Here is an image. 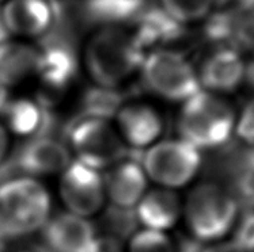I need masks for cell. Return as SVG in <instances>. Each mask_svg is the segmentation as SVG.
Masks as SVG:
<instances>
[{"label":"cell","instance_id":"31","mask_svg":"<svg viewBox=\"0 0 254 252\" xmlns=\"http://www.w3.org/2000/svg\"><path fill=\"white\" fill-rule=\"evenodd\" d=\"M10 102V94H8V87H5L3 83H0V114L4 111L7 104Z\"/></svg>","mask_w":254,"mask_h":252},{"label":"cell","instance_id":"32","mask_svg":"<svg viewBox=\"0 0 254 252\" xmlns=\"http://www.w3.org/2000/svg\"><path fill=\"white\" fill-rule=\"evenodd\" d=\"M245 79L252 87H254V60H252L245 68Z\"/></svg>","mask_w":254,"mask_h":252},{"label":"cell","instance_id":"13","mask_svg":"<svg viewBox=\"0 0 254 252\" xmlns=\"http://www.w3.org/2000/svg\"><path fill=\"white\" fill-rule=\"evenodd\" d=\"M132 25V36L144 51L147 49H166L187 37L185 26L173 19L158 5H145Z\"/></svg>","mask_w":254,"mask_h":252},{"label":"cell","instance_id":"8","mask_svg":"<svg viewBox=\"0 0 254 252\" xmlns=\"http://www.w3.org/2000/svg\"><path fill=\"white\" fill-rule=\"evenodd\" d=\"M59 190L68 213L84 218L97 214L106 202L104 176L78 160L62 172Z\"/></svg>","mask_w":254,"mask_h":252},{"label":"cell","instance_id":"3","mask_svg":"<svg viewBox=\"0 0 254 252\" xmlns=\"http://www.w3.org/2000/svg\"><path fill=\"white\" fill-rule=\"evenodd\" d=\"M235 129L233 108L218 97L200 91L184 102L178 119L181 139L197 150L227 143Z\"/></svg>","mask_w":254,"mask_h":252},{"label":"cell","instance_id":"34","mask_svg":"<svg viewBox=\"0 0 254 252\" xmlns=\"http://www.w3.org/2000/svg\"><path fill=\"white\" fill-rule=\"evenodd\" d=\"M248 171H253L254 172V145L252 151H250L249 153H248Z\"/></svg>","mask_w":254,"mask_h":252},{"label":"cell","instance_id":"21","mask_svg":"<svg viewBox=\"0 0 254 252\" xmlns=\"http://www.w3.org/2000/svg\"><path fill=\"white\" fill-rule=\"evenodd\" d=\"M144 7V0H86L82 4L87 27L101 26V29L133 23Z\"/></svg>","mask_w":254,"mask_h":252},{"label":"cell","instance_id":"2","mask_svg":"<svg viewBox=\"0 0 254 252\" xmlns=\"http://www.w3.org/2000/svg\"><path fill=\"white\" fill-rule=\"evenodd\" d=\"M51 197L31 176L0 183V236L18 237L41 229L51 214Z\"/></svg>","mask_w":254,"mask_h":252},{"label":"cell","instance_id":"7","mask_svg":"<svg viewBox=\"0 0 254 252\" xmlns=\"http://www.w3.org/2000/svg\"><path fill=\"white\" fill-rule=\"evenodd\" d=\"M141 167L148 179L163 189L187 186L201 167L200 150L185 140L158 141L147 148Z\"/></svg>","mask_w":254,"mask_h":252},{"label":"cell","instance_id":"16","mask_svg":"<svg viewBox=\"0 0 254 252\" xmlns=\"http://www.w3.org/2000/svg\"><path fill=\"white\" fill-rule=\"evenodd\" d=\"M0 15L8 34L41 38L52 25V4L48 0H8Z\"/></svg>","mask_w":254,"mask_h":252},{"label":"cell","instance_id":"37","mask_svg":"<svg viewBox=\"0 0 254 252\" xmlns=\"http://www.w3.org/2000/svg\"><path fill=\"white\" fill-rule=\"evenodd\" d=\"M1 1H4V0H0V3H1Z\"/></svg>","mask_w":254,"mask_h":252},{"label":"cell","instance_id":"27","mask_svg":"<svg viewBox=\"0 0 254 252\" xmlns=\"http://www.w3.org/2000/svg\"><path fill=\"white\" fill-rule=\"evenodd\" d=\"M234 130L239 139L248 144L254 145V99L245 106L238 121L235 122Z\"/></svg>","mask_w":254,"mask_h":252},{"label":"cell","instance_id":"28","mask_svg":"<svg viewBox=\"0 0 254 252\" xmlns=\"http://www.w3.org/2000/svg\"><path fill=\"white\" fill-rule=\"evenodd\" d=\"M94 252H123L121 242L117 237L108 235V236H98L97 247Z\"/></svg>","mask_w":254,"mask_h":252},{"label":"cell","instance_id":"15","mask_svg":"<svg viewBox=\"0 0 254 252\" xmlns=\"http://www.w3.org/2000/svg\"><path fill=\"white\" fill-rule=\"evenodd\" d=\"M71 161L67 147L49 136L30 139L16 154V165L29 175L62 174Z\"/></svg>","mask_w":254,"mask_h":252},{"label":"cell","instance_id":"10","mask_svg":"<svg viewBox=\"0 0 254 252\" xmlns=\"http://www.w3.org/2000/svg\"><path fill=\"white\" fill-rule=\"evenodd\" d=\"M51 252H94L98 233L91 222L72 213H60L42 227Z\"/></svg>","mask_w":254,"mask_h":252},{"label":"cell","instance_id":"11","mask_svg":"<svg viewBox=\"0 0 254 252\" xmlns=\"http://www.w3.org/2000/svg\"><path fill=\"white\" fill-rule=\"evenodd\" d=\"M76 45L55 40H40L36 75L48 91L59 93L73 82L79 68Z\"/></svg>","mask_w":254,"mask_h":252},{"label":"cell","instance_id":"22","mask_svg":"<svg viewBox=\"0 0 254 252\" xmlns=\"http://www.w3.org/2000/svg\"><path fill=\"white\" fill-rule=\"evenodd\" d=\"M124 106V95L117 88L94 86L84 93L82 99L83 117L109 119L114 118Z\"/></svg>","mask_w":254,"mask_h":252},{"label":"cell","instance_id":"17","mask_svg":"<svg viewBox=\"0 0 254 252\" xmlns=\"http://www.w3.org/2000/svg\"><path fill=\"white\" fill-rule=\"evenodd\" d=\"M245 68L239 51L230 48H218L202 62L197 75L198 82L209 91L231 93L245 79Z\"/></svg>","mask_w":254,"mask_h":252},{"label":"cell","instance_id":"20","mask_svg":"<svg viewBox=\"0 0 254 252\" xmlns=\"http://www.w3.org/2000/svg\"><path fill=\"white\" fill-rule=\"evenodd\" d=\"M38 48L18 41L0 44V83L5 87L16 86L36 75L38 67Z\"/></svg>","mask_w":254,"mask_h":252},{"label":"cell","instance_id":"12","mask_svg":"<svg viewBox=\"0 0 254 252\" xmlns=\"http://www.w3.org/2000/svg\"><path fill=\"white\" fill-rule=\"evenodd\" d=\"M114 118L121 140L135 150L150 148L158 143L163 130L161 114L147 103H127Z\"/></svg>","mask_w":254,"mask_h":252},{"label":"cell","instance_id":"25","mask_svg":"<svg viewBox=\"0 0 254 252\" xmlns=\"http://www.w3.org/2000/svg\"><path fill=\"white\" fill-rule=\"evenodd\" d=\"M106 221L109 225L112 236L117 239L133 235L136 225L139 224L135 209H119L114 206H112V209L108 213Z\"/></svg>","mask_w":254,"mask_h":252},{"label":"cell","instance_id":"35","mask_svg":"<svg viewBox=\"0 0 254 252\" xmlns=\"http://www.w3.org/2000/svg\"><path fill=\"white\" fill-rule=\"evenodd\" d=\"M0 252H5V244H4V239L0 236Z\"/></svg>","mask_w":254,"mask_h":252},{"label":"cell","instance_id":"33","mask_svg":"<svg viewBox=\"0 0 254 252\" xmlns=\"http://www.w3.org/2000/svg\"><path fill=\"white\" fill-rule=\"evenodd\" d=\"M8 38V33L5 30L4 25H3V21H1V15H0V44H3L4 41H7Z\"/></svg>","mask_w":254,"mask_h":252},{"label":"cell","instance_id":"36","mask_svg":"<svg viewBox=\"0 0 254 252\" xmlns=\"http://www.w3.org/2000/svg\"><path fill=\"white\" fill-rule=\"evenodd\" d=\"M48 1H55V0H48Z\"/></svg>","mask_w":254,"mask_h":252},{"label":"cell","instance_id":"29","mask_svg":"<svg viewBox=\"0 0 254 252\" xmlns=\"http://www.w3.org/2000/svg\"><path fill=\"white\" fill-rule=\"evenodd\" d=\"M200 252H245L233 242L228 243H218V244H212L209 247L201 248Z\"/></svg>","mask_w":254,"mask_h":252},{"label":"cell","instance_id":"26","mask_svg":"<svg viewBox=\"0 0 254 252\" xmlns=\"http://www.w3.org/2000/svg\"><path fill=\"white\" fill-rule=\"evenodd\" d=\"M233 243L245 252L254 251V211L246 213L237 224Z\"/></svg>","mask_w":254,"mask_h":252},{"label":"cell","instance_id":"6","mask_svg":"<svg viewBox=\"0 0 254 252\" xmlns=\"http://www.w3.org/2000/svg\"><path fill=\"white\" fill-rule=\"evenodd\" d=\"M68 139L76 160L97 171L113 167L127 154V145L106 119L82 117L69 128Z\"/></svg>","mask_w":254,"mask_h":252},{"label":"cell","instance_id":"24","mask_svg":"<svg viewBox=\"0 0 254 252\" xmlns=\"http://www.w3.org/2000/svg\"><path fill=\"white\" fill-rule=\"evenodd\" d=\"M127 252H176V248L166 232L144 228L130 236Z\"/></svg>","mask_w":254,"mask_h":252},{"label":"cell","instance_id":"1","mask_svg":"<svg viewBox=\"0 0 254 252\" xmlns=\"http://www.w3.org/2000/svg\"><path fill=\"white\" fill-rule=\"evenodd\" d=\"M145 54L132 33L121 27H102L87 44L84 60L97 86L117 88L140 69Z\"/></svg>","mask_w":254,"mask_h":252},{"label":"cell","instance_id":"9","mask_svg":"<svg viewBox=\"0 0 254 252\" xmlns=\"http://www.w3.org/2000/svg\"><path fill=\"white\" fill-rule=\"evenodd\" d=\"M202 36L218 48L254 51V14L237 7L223 8L208 18Z\"/></svg>","mask_w":254,"mask_h":252},{"label":"cell","instance_id":"14","mask_svg":"<svg viewBox=\"0 0 254 252\" xmlns=\"http://www.w3.org/2000/svg\"><path fill=\"white\" fill-rule=\"evenodd\" d=\"M105 194L112 206L119 209H135L147 193L148 178L141 164L135 160H121L110 167L104 176Z\"/></svg>","mask_w":254,"mask_h":252},{"label":"cell","instance_id":"30","mask_svg":"<svg viewBox=\"0 0 254 252\" xmlns=\"http://www.w3.org/2000/svg\"><path fill=\"white\" fill-rule=\"evenodd\" d=\"M8 152V133L7 129L0 124V164L4 161Z\"/></svg>","mask_w":254,"mask_h":252},{"label":"cell","instance_id":"4","mask_svg":"<svg viewBox=\"0 0 254 252\" xmlns=\"http://www.w3.org/2000/svg\"><path fill=\"white\" fill-rule=\"evenodd\" d=\"M140 73L148 91L170 102H185L201 91L197 73L178 50H151L145 54Z\"/></svg>","mask_w":254,"mask_h":252},{"label":"cell","instance_id":"5","mask_svg":"<svg viewBox=\"0 0 254 252\" xmlns=\"http://www.w3.org/2000/svg\"><path fill=\"white\" fill-rule=\"evenodd\" d=\"M184 213L193 236L200 242H215L233 229L238 206L223 189L204 183L190 191Z\"/></svg>","mask_w":254,"mask_h":252},{"label":"cell","instance_id":"18","mask_svg":"<svg viewBox=\"0 0 254 252\" xmlns=\"http://www.w3.org/2000/svg\"><path fill=\"white\" fill-rule=\"evenodd\" d=\"M137 221L147 229L166 232L176 225L182 214V203L177 193L158 187L147 190L135 207Z\"/></svg>","mask_w":254,"mask_h":252},{"label":"cell","instance_id":"23","mask_svg":"<svg viewBox=\"0 0 254 252\" xmlns=\"http://www.w3.org/2000/svg\"><path fill=\"white\" fill-rule=\"evenodd\" d=\"M161 8L180 23H190L208 15L213 0H159Z\"/></svg>","mask_w":254,"mask_h":252},{"label":"cell","instance_id":"19","mask_svg":"<svg viewBox=\"0 0 254 252\" xmlns=\"http://www.w3.org/2000/svg\"><path fill=\"white\" fill-rule=\"evenodd\" d=\"M1 114H4L7 126L12 133L29 139L47 136V130L51 124V115L48 111V106L41 101H10Z\"/></svg>","mask_w":254,"mask_h":252}]
</instances>
